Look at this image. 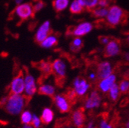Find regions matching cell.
<instances>
[{"label": "cell", "mask_w": 129, "mask_h": 128, "mask_svg": "<svg viewBox=\"0 0 129 128\" xmlns=\"http://www.w3.org/2000/svg\"><path fill=\"white\" fill-rule=\"evenodd\" d=\"M22 128H35V127L32 126L31 123H29V124H23Z\"/></svg>", "instance_id": "e575fe53"}, {"label": "cell", "mask_w": 129, "mask_h": 128, "mask_svg": "<svg viewBox=\"0 0 129 128\" xmlns=\"http://www.w3.org/2000/svg\"><path fill=\"white\" fill-rule=\"evenodd\" d=\"M26 99L28 98L23 94H10L8 97L2 100L1 104L8 114L17 116L24 110L26 104Z\"/></svg>", "instance_id": "6da1fadb"}, {"label": "cell", "mask_w": 129, "mask_h": 128, "mask_svg": "<svg viewBox=\"0 0 129 128\" xmlns=\"http://www.w3.org/2000/svg\"><path fill=\"white\" fill-rule=\"evenodd\" d=\"M111 1H112V0H99L98 6H99V7L107 8V7H108L110 6Z\"/></svg>", "instance_id": "1f68e13d"}, {"label": "cell", "mask_w": 129, "mask_h": 128, "mask_svg": "<svg viewBox=\"0 0 129 128\" xmlns=\"http://www.w3.org/2000/svg\"><path fill=\"white\" fill-rule=\"evenodd\" d=\"M39 69L42 71V72L45 75H49L52 73V63L48 61H42L39 65Z\"/></svg>", "instance_id": "d4e9b609"}, {"label": "cell", "mask_w": 129, "mask_h": 128, "mask_svg": "<svg viewBox=\"0 0 129 128\" xmlns=\"http://www.w3.org/2000/svg\"><path fill=\"white\" fill-rule=\"evenodd\" d=\"M84 9L85 8L78 3V0H74L69 6L70 12L72 14H74V15H78V14L82 13V12L84 11Z\"/></svg>", "instance_id": "603a6c76"}, {"label": "cell", "mask_w": 129, "mask_h": 128, "mask_svg": "<svg viewBox=\"0 0 129 128\" xmlns=\"http://www.w3.org/2000/svg\"><path fill=\"white\" fill-rule=\"evenodd\" d=\"M38 92L41 95L53 98L55 95V88L51 84H42L39 87Z\"/></svg>", "instance_id": "2e32d148"}, {"label": "cell", "mask_w": 129, "mask_h": 128, "mask_svg": "<svg viewBox=\"0 0 129 128\" xmlns=\"http://www.w3.org/2000/svg\"><path fill=\"white\" fill-rule=\"evenodd\" d=\"M84 7L88 11L91 12L97 6L99 5V0H82Z\"/></svg>", "instance_id": "83f0119b"}, {"label": "cell", "mask_w": 129, "mask_h": 128, "mask_svg": "<svg viewBox=\"0 0 129 128\" xmlns=\"http://www.w3.org/2000/svg\"><path fill=\"white\" fill-rule=\"evenodd\" d=\"M85 107H81L75 110L71 117V120L76 128H84L86 121V115L85 114Z\"/></svg>", "instance_id": "4fadbf2b"}, {"label": "cell", "mask_w": 129, "mask_h": 128, "mask_svg": "<svg viewBox=\"0 0 129 128\" xmlns=\"http://www.w3.org/2000/svg\"><path fill=\"white\" fill-rule=\"evenodd\" d=\"M52 73L55 74L57 80V83L59 85H62L64 82L66 77L67 66L64 61L61 58H57L52 63Z\"/></svg>", "instance_id": "3957f363"}, {"label": "cell", "mask_w": 129, "mask_h": 128, "mask_svg": "<svg viewBox=\"0 0 129 128\" xmlns=\"http://www.w3.org/2000/svg\"><path fill=\"white\" fill-rule=\"evenodd\" d=\"M50 34H52L51 22L47 20L42 23L41 25H39V27L36 30L34 36L35 41L39 44Z\"/></svg>", "instance_id": "30bf717a"}, {"label": "cell", "mask_w": 129, "mask_h": 128, "mask_svg": "<svg viewBox=\"0 0 129 128\" xmlns=\"http://www.w3.org/2000/svg\"><path fill=\"white\" fill-rule=\"evenodd\" d=\"M86 128H98L97 126L95 125V123L94 120H91L88 123V126Z\"/></svg>", "instance_id": "d6a6232c"}, {"label": "cell", "mask_w": 129, "mask_h": 128, "mask_svg": "<svg viewBox=\"0 0 129 128\" xmlns=\"http://www.w3.org/2000/svg\"><path fill=\"white\" fill-rule=\"evenodd\" d=\"M58 37L55 35L50 34L48 37H46L41 43H39L40 46L43 49H52L58 44Z\"/></svg>", "instance_id": "e0dca14e"}, {"label": "cell", "mask_w": 129, "mask_h": 128, "mask_svg": "<svg viewBox=\"0 0 129 128\" xmlns=\"http://www.w3.org/2000/svg\"><path fill=\"white\" fill-rule=\"evenodd\" d=\"M83 46H84V43H83L82 39L78 37V38H74L72 41V42L70 43L69 48H70V50L72 52L77 53L79 51H81V49H82Z\"/></svg>", "instance_id": "44dd1931"}, {"label": "cell", "mask_w": 129, "mask_h": 128, "mask_svg": "<svg viewBox=\"0 0 129 128\" xmlns=\"http://www.w3.org/2000/svg\"><path fill=\"white\" fill-rule=\"evenodd\" d=\"M120 96H121V92H120L119 86L118 84L115 83L108 91V97L112 102L116 103L118 101Z\"/></svg>", "instance_id": "d6986e66"}, {"label": "cell", "mask_w": 129, "mask_h": 128, "mask_svg": "<svg viewBox=\"0 0 129 128\" xmlns=\"http://www.w3.org/2000/svg\"><path fill=\"white\" fill-rule=\"evenodd\" d=\"M32 116H33V114L31 113V111H29L28 110H23L20 114V120H21L22 123V124L31 123V120H32Z\"/></svg>", "instance_id": "cb8c5ba5"}, {"label": "cell", "mask_w": 129, "mask_h": 128, "mask_svg": "<svg viewBox=\"0 0 129 128\" xmlns=\"http://www.w3.org/2000/svg\"><path fill=\"white\" fill-rule=\"evenodd\" d=\"M31 124L35 128H40L42 124L41 117H38L36 114H33V116H32V120H31Z\"/></svg>", "instance_id": "f1b7e54d"}, {"label": "cell", "mask_w": 129, "mask_h": 128, "mask_svg": "<svg viewBox=\"0 0 129 128\" xmlns=\"http://www.w3.org/2000/svg\"><path fill=\"white\" fill-rule=\"evenodd\" d=\"M115 81H116V76L114 74H111L108 77L100 80V81L97 83L98 89L101 92L105 94L108 92L111 86L115 83Z\"/></svg>", "instance_id": "9a60e30c"}, {"label": "cell", "mask_w": 129, "mask_h": 128, "mask_svg": "<svg viewBox=\"0 0 129 128\" xmlns=\"http://www.w3.org/2000/svg\"><path fill=\"white\" fill-rule=\"evenodd\" d=\"M127 42H128V44H129V35H128V36H127Z\"/></svg>", "instance_id": "74e56055"}, {"label": "cell", "mask_w": 129, "mask_h": 128, "mask_svg": "<svg viewBox=\"0 0 129 128\" xmlns=\"http://www.w3.org/2000/svg\"><path fill=\"white\" fill-rule=\"evenodd\" d=\"M94 25L90 22H82L77 26H71L67 30V35L81 37L88 34L92 30Z\"/></svg>", "instance_id": "8992f818"}, {"label": "cell", "mask_w": 129, "mask_h": 128, "mask_svg": "<svg viewBox=\"0 0 129 128\" xmlns=\"http://www.w3.org/2000/svg\"><path fill=\"white\" fill-rule=\"evenodd\" d=\"M69 5V0H53L52 6L55 12H61L66 9Z\"/></svg>", "instance_id": "ffe728a7"}, {"label": "cell", "mask_w": 129, "mask_h": 128, "mask_svg": "<svg viewBox=\"0 0 129 128\" xmlns=\"http://www.w3.org/2000/svg\"><path fill=\"white\" fill-rule=\"evenodd\" d=\"M95 71L99 82L100 80L105 78L113 74V68L108 61H102L97 65Z\"/></svg>", "instance_id": "7c38bea8"}, {"label": "cell", "mask_w": 129, "mask_h": 128, "mask_svg": "<svg viewBox=\"0 0 129 128\" xmlns=\"http://www.w3.org/2000/svg\"><path fill=\"white\" fill-rule=\"evenodd\" d=\"M14 1H15V3L16 4V6H17V5L22 3L24 2V0H14Z\"/></svg>", "instance_id": "d590c367"}, {"label": "cell", "mask_w": 129, "mask_h": 128, "mask_svg": "<svg viewBox=\"0 0 129 128\" xmlns=\"http://www.w3.org/2000/svg\"><path fill=\"white\" fill-rule=\"evenodd\" d=\"M53 101L60 113L64 114L70 111L72 104L64 94L55 95L53 97Z\"/></svg>", "instance_id": "8fae6325"}, {"label": "cell", "mask_w": 129, "mask_h": 128, "mask_svg": "<svg viewBox=\"0 0 129 128\" xmlns=\"http://www.w3.org/2000/svg\"><path fill=\"white\" fill-rule=\"evenodd\" d=\"M24 77H25V91L23 94L27 98H31L38 91L36 79L31 73L28 72L24 74Z\"/></svg>", "instance_id": "5b68a950"}, {"label": "cell", "mask_w": 129, "mask_h": 128, "mask_svg": "<svg viewBox=\"0 0 129 128\" xmlns=\"http://www.w3.org/2000/svg\"><path fill=\"white\" fill-rule=\"evenodd\" d=\"M90 86L91 84L87 81V80L82 76L76 77L73 80L72 88L78 97H83L84 95H85L90 88Z\"/></svg>", "instance_id": "9c48e42d"}, {"label": "cell", "mask_w": 129, "mask_h": 128, "mask_svg": "<svg viewBox=\"0 0 129 128\" xmlns=\"http://www.w3.org/2000/svg\"><path fill=\"white\" fill-rule=\"evenodd\" d=\"M35 11L33 9V5L29 3H22L19 5H17L14 9V15L22 21L28 20L34 15Z\"/></svg>", "instance_id": "277c9868"}, {"label": "cell", "mask_w": 129, "mask_h": 128, "mask_svg": "<svg viewBox=\"0 0 129 128\" xmlns=\"http://www.w3.org/2000/svg\"><path fill=\"white\" fill-rule=\"evenodd\" d=\"M121 42L120 39L111 38L109 42L105 45L103 51V55L105 58L114 57L120 54L121 52Z\"/></svg>", "instance_id": "ba28073f"}, {"label": "cell", "mask_w": 129, "mask_h": 128, "mask_svg": "<svg viewBox=\"0 0 129 128\" xmlns=\"http://www.w3.org/2000/svg\"><path fill=\"white\" fill-rule=\"evenodd\" d=\"M111 39V38H110L109 36H106V35H100L99 37V41L102 45H107Z\"/></svg>", "instance_id": "4dcf8cb0"}, {"label": "cell", "mask_w": 129, "mask_h": 128, "mask_svg": "<svg viewBox=\"0 0 129 128\" xmlns=\"http://www.w3.org/2000/svg\"><path fill=\"white\" fill-rule=\"evenodd\" d=\"M121 94H126L129 93V80L123 78L118 84Z\"/></svg>", "instance_id": "4316f807"}, {"label": "cell", "mask_w": 129, "mask_h": 128, "mask_svg": "<svg viewBox=\"0 0 129 128\" xmlns=\"http://www.w3.org/2000/svg\"><path fill=\"white\" fill-rule=\"evenodd\" d=\"M129 12L122 9L118 6H111L108 9L106 15V22L108 27L114 28L118 25H124L127 22Z\"/></svg>", "instance_id": "7a4b0ae2"}, {"label": "cell", "mask_w": 129, "mask_h": 128, "mask_svg": "<svg viewBox=\"0 0 129 128\" xmlns=\"http://www.w3.org/2000/svg\"><path fill=\"white\" fill-rule=\"evenodd\" d=\"M108 12V9L107 8H102V7L94 8L91 12V15L95 19H103L106 17Z\"/></svg>", "instance_id": "7402d4cb"}, {"label": "cell", "mask_w": 129, "mask_h": 128, "mask_svg": "<svg viewBox=\"0 0 129 128\" xmlns=\"http://www.w3.org/2000/svg\"><path fill=\"white\" fill-rule=\"evenodd\" d=\"M123 58H124V61L126 63H129V52H125L123 55Z\"/></svg>", "instance_id": "836d02e7"}, {"label": "cell", "mask_w": 129, "mask_h": 128, "mask_svg": "<svg viewBox=\"0 0 129 128\" xmlns=\"http://www.w3.org/2000/svg\"><path fill=\"white\" fill-rule=\"evenodd\" d=\"M45 6V4L43 1H42V0H38V1L33 5V9H34L35 12H38L41 11L42 9H43Z\"/></svg>", "instance_id": "f546056e"}, {"label": "cell", "mask_w": 129, "mask_h": 128, "mask_svg": "<svg viewBox=\"0 0 129 128\" xmlns=\"http://www.w3.org/2000/svg\"><path fill=\"white\" fill-rule=\"evenodd\" d=\"M66 95V97L68 98V100L69 101V102L71 103L72 105L73 104H75L77 103V101H78V96L77 94H75V91L73 88H69L67 90V91L64 94Z\"/></svg>", "instance_id": "484cf974"}, {"label": "cell", "mask_w": 129, "mask_h": 128, "mask_svg": "<svg viewBox=\"0 0 129 128\" xmlns=\"http://www.w3.org/2000/svg\"><path fill=\"white\" fill-rule=\"evenodd\" d=\"M101 102H102V98L100 94L97 90H94L85 98V108L88 110L97 108L100 106Z\"/></svg>", "instance_id": "5bb4252c"}, {"label": "cell", "mask_w": 129, "mask_h": 128, "mask_svg": "<svg viewBox=\"0 0 129 128\" xmlns=\"http://www.w3.org/2000/svg\"><path fill=\"white\" fill-rule=\"evenodd\" d=\"M25 91V77L24 74L20 72L15 75L10 83L9 93L14 94H23Z\"/></svg>", "instance_id": "52a82bcc"}, {"label": "cell", "mask_w": 129, "mask_h": 128, "mask_svg": "<svg viewBox=\"0 0 129 128\" xmlns=\"http://www.w3.org/2000/svg\"><path fill=\"white\" fill-rule=\"evenodd\" d=\"M55 114L54 111L49 107H45L42 112L41 114V120L42 123L44 124H49L54 119Z\"/></svg>", "instance_id": "ac0fdd59"}, {"label": "cell", "mask_w": 129, "mask_h": 128, "mask_svg": "<svg viewBox=\"0 0 129 128\" xmlns=\"http://www.w3.org/2000/svg\"><path fill=\"white\" fill-rule=\"evenodd\" d=\"M124 128H129V120L124 124Z\"/></svg>", "instance_id": "8d00e7d4"}]
</instances>
